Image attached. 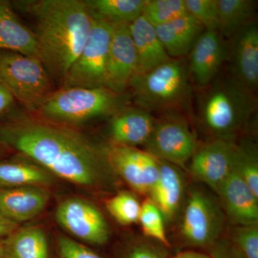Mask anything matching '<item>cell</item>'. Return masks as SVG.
<instances>
[{
    "mask_svg": "<svg viewBox=\"0 0 258 258\" xmlns=\"http://www.w3.org/2000/svg\"><path fill=\"white\" fill-rule=\"evenodd\" d=\"M164 219L160 210L152 200H147L142 203L139 221L142 225L144 235L169 246Z\"/></svg>",
    "mask_w": 258,
    "mask_h": 258,
    "instance_id": "30",
    "label": "cell"
},
{
    "mask_svg": "<svg viewBox=\"0 0 258 258\" xmlns=\"http://www.w3.org/2000/svg\"><path fill=\"white\" fill-rule=\"evenodd\" d=\"M242 258H258L257 225L235 226L229 240Z\"/></svg>",
    "mask_w": 258,
    "mask_h": 258,
    "instance_id": "31",
    "label": "cell"
},
{
    "mask_svg": "<svg viewBox=\"0 0 258 258\" xmlns=\"http://www.w3.org/2000/svg\"><path fill=\"white\" fill-rule=\"evenodd\" d=\"M155 123L149 112L139 108H123L112 115L110 143L129 147L144 145Z\"/></svg>",
    "mask_w": 258,
    "mask_h": 258,
    "instance_id": "18",
    "label": "cell"
},
{
    "mask_svg": "<svg viewBox=\"0 0 258 258\" xmlns=\"http://www.w3.org/2000/svg\"><path fill=\"white\" fill-rule=\"evenodd\" d=\"M147 0H86L93 18L107 23H132L142 14Z\"/></svg>",
    "mask_w": 258,
    "mask_h": 258,
    "instance_id": "25",
    "label": "cell"
},
{
    "mask_svg": "<svg viewBox=\"0 0 258 258\" xmlns=\"http://www.w3.org/2000/svg\"><path fill=\"white\" fill-rule=\"evenodd\" d=\"M112 32L113 25L93 18L87 42L68 71L61 88L105 87L107 57Z\"/></svg>",
    "mask_w": 258,
    "mask_h": 258,
    "instance_id": "7",
    "label": "cell"
},
{
    "mask_svg": "<svg viewBox=\"0 0 258 258\" xmlns=\"http://www.w3.org/2000/svg\"><path fill=\"white\" fill-rule=\"evenodd\" d=\"M3 242L5 258H50L46 235L37 226L18 227Z\"/></svg>",
    "mask_w": 258,
    "mask_h": 258,
    "instance_id": "23",
    "label": "cell"
},
{
    "mask_svg": "<svg viewBox=\"0 0 258 258\" xmlns=\"http://www.w3.org/2000/svg\"><path fill=\"white\" fill-rule=\"evenodd\" d=\"M125 258H165L155 247L148 244L138 243L132 246Z\"/></svg>",
    "mask_w": 258,
    "mask_h": 258,
    "instance_id": "34",
    "label": "cell"
},
{
    "mask_svg": "<svg viewBox=\"0 0 258 258\" xmlns=\"http://www.w3.org/2000/svg\"><path fill=\"white\" fill-rule=\"evenodd\" d=\"M3 241H0V258H5Z\"/></svg>",
    "mask_w": 258,
    "mask_h": 258,
    "instance_id": "39",
    "label": "cell"
},
{
    "mask_svg": "<svg viewBox=\"0 0 258 258\" xmlns=\"http://www.w3.org/2000/svg\"><path fill=\"white\" fill-rule=\"evenodd\" d=\"M129 29L137 52L135 76L149 72L172 59L158 37L155 28L144 16L141 15L129 24Z\"/></svg>",
    "mask_w": 258,
    "mask_h": 258,
    "instance_id": "20",
    "label": "cell"
},
{
    "mask_svg": "<svg viewBox=\"0 0 258 258\" xmlns=\"http://www.w3.org/2000/svg\"><path fill=\"white\" fill-rule=\"evenodd\" d=\"M36 20L40 60L51 79L62 85L87 42L93 18L81 0L19 2Z\"/></svg>",
    "mask_w": 258,
    "mask_h": 258,
    "instance_id": "2",
    "label": "cell"
},
{
    "mask_svg": "<svg viewBox=\"0 0 258 258\" xmlns=\"http://www.w3.org/2000/svg\"><path fill=\"white\" fill-rule=\"evenodd\" d=\"M224 217L218 204L201 190L190 194L181 219L180 232L186 243L211 247L221 235Z\"/></svg>",
    "mask_w": 258,
    "mask_h": 258,
    "instance_id": "9",
    "label": "cell"
},
{
    "mask_svg": "<svg viewBox=\"0 0 258 258\" xmlns=\"http://www.w3.org/2000/svg\"><path fill=\"white\" fill-rule=\"evenodd\" d=\"M107 210L115 221L122 225L139 222L142 205L137 198L128 191H120L106 203Z\"/></svg>",
    "mask_w": 258,
    "mask_h": 258,
    "instance_id": "29",
    "label": "cell"
},
{
    "mask_svg": "<svg viewBox=\"0 0 258 258\" xmlns=\"http://www.w3.org/2000/svg\"><path fill=\"white\" fill-rule=\"evenodd\" d=\"M57 258H102L92 249L66 235L57 238Z\"/></svg>",
    "mask_w": 258,
    "mask_h": 258,
    "instance_id": "33",
    "label": "cell"
},
{
    "mask_svg": "<svg viewBox=\"0 0 258 258\" xmlns=\"http://www.w3.org/2000/svg\"><path fill=\"white\" fill-rule=\"evenodd\" d=\"M49 200L42 186L0 188V214L18 224L28 221L43 211Z\"/></svg>",
    "mask_w": 258,
    "mask_h": 258,
    "instance_id": "17",
    "label": "cell"
},
{
    "mask_svg": "<svg viewBox=\"0 0 258 258\" xmlns=\"http://www.w3.org/2000/svg\"><path fill=\"white\" fill-rule=\"evenodd\" d=\"M258 197V157L253 144L243 142L237 145L233 169Z\"/></svg>",
    "mask_w": 258,
    "mask_h": 258,
    "instance_id": "27",
    "label": "cell"
},
{
    "mask_svg": "<svg viewBox=\"0 0 258 258\" xmlns=\"http://www.w3.org/2000/svg\"><path fill=\"white\" fill-rule=\"evenodd\" d=\"M0 142L52 175L83 187H102L115 175L103 145L71 125L35 115H18L0 123Z\"/></svg>",
    "mask_w": 258,
    "mask_h": 258,
    "instance_id": "1",
    "label": "cell"
},
{
    "mask_svg": "<svg viewBox=\"0 0 258 258\" xmlns=\"http://www.w3.org/2000/svg\"><path fill=\"white\" fill-rule=\"evenodd\" d=\"M15 102L14 98L0 79V115L8 113Z\"/></svg>",
    "mask_w": 258,
    "mask_h": 258,
    "instance_id": "36",
    "label": "cell"
},
{
    "mask_svg": "<svg viewBox=\"0 0 258 258\" xmlns=\"http://www.w3.org/2000/svg\"><path fill=\"white\" fill-rule=\"evenodd\" d=\"M188 75L199 87L205 88L215 79L228 52L217 30L203 32L190 51Z\"/></svg>",
    "mask_w": 258,
    "mask_h": 258,
    "instance_id": "15",
    "label": "cell"
},
{
    "mask_svg": "<svg viewBox=\"0 0 258 258\" xmlns=\"http://www.w3.org/2000/svg\"><path fill=\"white\" fill-rule=\"evenodd\" d=\"M108 164L137 192L150 193L159 175V161L135 147L108 143L103 145Z\"/></svg>",
    "mask_w": 258,
    "mask_h": 258,
    "instance_id": "11",
    "label": "cell"
},
{
    "mask_svg": "<svg viewBox=\"0 0 258 258\" xmlns=\"http://www.w3.org/2000/svg\"><path fill=\"white\" fill-rule=\"evenodd\" d=\"M220 35L232 37L250 23L255 10V2L251 0H217Z\"/></svg>",
    "mask_w": 258,
    "mask_h": 258,
    "instance_id": "26",
    "label": "cell"
},
{
    "mask_svg": "<svg viewBox=\"0 0 258 258\" xmlns=\"http://www.w3.org/2000/svg\"><path fill=\"white\" fill-rule=\"evenodd\" d=\"M173 258H213L211 255L195 252V251H184L176 254Z\"/></svg>",
    "mask_w": 258,
    "mask_h": 258,
    "instance_id": "38",
    "label": "cell"
},
{
    "mask_svg": "<svg viewBox=\"0 0 258 258\" xmlns=\"http://www.w3.org/2000/svg\"><path fill=\"white\" fill-rule=\"evenodd\" d=\"M0 79L30 114H35L55 92L52 79L40 59L0 50Z\"/></svg>",
    "mask_w": 258,
    "mask_h": 258,
    "instance_id": "6",
    "label": "cell"
},
{
    "mask_svg": "<svg viewBox=\"0 0 258 258\" xmlns=\"http://www.w3.org/2000/svg\"><path fill=\"white\" fill-rule=\"evenodd\" d=\"M210 248L213 258H242L228 240H217Z\"/></svg>",
    "mask_w": 258,
    "mask_h": 258,
    "instance_id": "35",
    "label": "cell"
},
{
    "mask_svg": "<svg viewBox=\"0 0 258 258\" xmlns=\"http://www.w3.org/2000/svg\"><path fill=\"white\" fill-rule=\"evenodd\" d=\"M5 148V147H4V146H3V144H1V142H0V156H1V154H3Z\"/></svg>",
    "mask_w": 258,
    "mask_h": 258,
    "instance_id": "40",
    "label": "cell"
},
{
    "mask_svg": "<svg viewBox=\"0 0 258 258\" xmlns=\"http://www.w3.org/2000/svg\"><path fill=\"white\" fill-rule=\"evenodd\" d=\"M144 146L146 152L153 157L179 167H184L198 149L186 120L174 114L156 120L152 133Z\"/></svg>",
    "mask_w": 258,
    "mask_h": 258,
    "instance_id": "8",
    "label": "cell"
},
{
    "mask_svg": "<svg viewBox=\"0 0 258 258\" xmlns=\"http://www.w3.org/2000/svg\"><path fill=\"white\" fill-rule=\"evenodd\" d=\"M19 227V224L10 220L0 214V241L11 235Z\"/></svg>",
    "mask_w": 258,
    "mask_h": 258,
    "instance_id": "37",
    "label": "cell"
},
{
    "mask_svg": "<svg viewBox=\"0 0 258 258\" xmlns=\"http://www.w3.org/2000/svg\"><path fill=\"white\" fill-rule=\"evenodd\" d=\"M184 3L188 13L196 18L205 30L218 31L217 0H184Z\"/></svg>",
    "mask_w": 258,
    "mask_h": 258,
    "instance_id": "32",
    "label": "cell"
},
{
    "mask_svg": "<svg viewBox=\"0 0 258 258\" xmlns=\"http://www.w3.org/2000/svg\"><path fill=\"white\" fill-rule=\"evenodd\" d=\"M228 55L230 56L231 78L254 94L258 86L257 24L250 22L232 37Z\"/></svg>",
    "mask_w": 258,
    "mask_h": 258,
    "instance_id": "14",
    "label": "cell"
},
{
    "mask_svg": "<svg viewBox=\"0 0 258 258\" xmlns=\"http://www.w3.org/2000/svg\"><path fill=\"white\" fill-rule=\"evenodd\" d=\"M237 145L232 140L216 139L205 144L191 157V175L215 192L232 171Z\"/></svg>",
    "mask_w": 258,
    "mask_h": 258,
    "instance_id": "13",
    "label": "cell"
},
{
    "mask_svg": "<svg viewBox=\"0 0 258 258\" xmlns=\"http://www.w3.org/2000/svg\"><path fill=\"white\" fill-rule=\"evenodd\" d=\"M55 219L64 230L86 243L102 245L109 240V226L103 214L84 199L62 200L56 209Z\"/></svg>",
    "mask_w": 258,
    "mask_h": 258,
    "instance_id": "10",
    "label": "cell"
},
{
    "mask_svg": "<svg viewBox=\"0 0 258 258\" xmlns=\"http://www.w3.org/2000/svg\"><path fill=\"white\" fill-rule=\"evenodd\" d=\"M256 106L254 93L229 78L217 81L204 93L199 113L204 127L216 139L232 140Z\"/></svg>",
    "mask_w": 258,
    "mask_h": 258,
    "instance_id": "3",
    "label": "cell"
},
{
    "mask_svg": "<svg viewBox=\"0 0 258 258\" xmlns=\"http://www.w3.org/2000/svg\"><path fill=\"white\" fill-rule=\"evenodd\" d=\"M216 193L231 223L257 225L258 197L235 172L230 173Z\"/></svg>",
    "mask_w": 258,
    "mask_h": 258,
    "instance_id": "16",
    "label": "cell"
},
{
    "mask_svg": "<svg viewBox=\"0 0 258 258\" xmlns=\"http://www.w3.org/2000/svg\"><path fill=\"white\" fill-rule=\"evenodd\" d=\"M129 88L138 108L149 113L182 108L191 96L189 75L181 59H171L149 72L134 76Z\"/></svg>",
    "mask_w": 258,
    "mask_h": 258,
    "instance_id": "5",
    "label": "cell"
},
{
    "mask_svg": "<svg viewBox=\"0 0 258 258\" xmlns=\"http://www.w3.org/2000/svg\"><path fill=\"white\" fill-rule=\"evenodd\" d=\"M123 95L105 87L60 88L34 115L61 124H79L97 117L115 114L124 108L126 99Z\"/></svg>",
    "mask_w": 258,
    "mask_h": 258,
    "instance_id": "4",
    "label": "cell"
},
{
    "mask_svg": "<svg viewBox=\"0 0 258 258\" xmlns=\"http://www.w3.org/2000/svg\"><path fill=\"white\" fill-rule=\"evenodd\" d=\"M137 57L128 23L113 24L105 87L124 94L137 73Z\"/></svg>",
    "mask_w": 258,
    "mask_h": 258,
    "instance_id": "12",
    "label": "cell"
},
{
    "mask_svg": "<svg viewBox=\"0 0 258 258\" xmlns=\"http://www.w3.org/2000/svg\"><path fill=\"white\" fill-rule=\"evenodd\" d=\"M154 28L168 55L172 59L188 55L205 31L200 22L189 13Z\"/></svg>",
    "mask_w": 258,
    "mask_h": 258,
    "instance_id": "21",
    "label": "cell"
},
{
    "mask_svg": "<svg viewBox=\"0 0 258 258\" xmlns=\"http://www.w3.org/2000/svg\"><path fill=\"white\" fill-rule=\"evenodd\" d=\"M52 174L38 164L23 159L0 161V188L47 186L53 183Z\"/></svg>",
    "mask_w": 258,
    "mask_h": 258,
    "instance_id": "24",
    "label": "cell"
},
{
    "mask_svg": "<svg viewBox=\"0 0 258 258\" xmlns=\"http://www.w3.org/2000/svg\"><path fill=\"white\" fill-rule=\"evenodd\" d=\"M0 50L40 59L35 32L20 20L11 3L0 0Z\"/></svg>",
    "mask_w": 258,
    "mask_h": 258,
    "instance_id": "19",
    "label": "cell"
},
{
    "mask_svg": "<svg viewBox=\"0 0 258 258\" xmlns=\"http://www.w3.org/2000/svg\"><path fill=\"white\" fill-rule=\"evenodd\" d=\"M157 160L159 164V175L149 195L164 218L170 220L175 216L182 200L184 180L175 166L159 159Z\"/></svg>",
    "mask_w": 258,
    "mask_h": 258,
    "instance_id": "22",
    "label": "cell"
},
{
    "mask_svg": "<svg viewBox=\"0 0 258 258\" xmlns=\"http://www.w3.org/2000/svg\"><path fill=\"white\" fill-rule=\"evenodd\" d=\"M186 14L184 0H147L142 15L157 27Z\"/></svg>",
    "mask_w": 258,
    "mask_h": 258,
    "instance_id": "28",
    "label": "cell"
}]
</instances>
